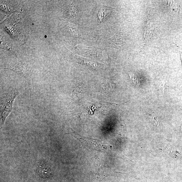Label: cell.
Returning <instances> with one entry per match:
<instances>
[{
    "label": "cell",
    "instance_id": "obj_4",
    "mask_svg": "<svg viewBox=\"0 0 182 182\" xmlns=\"http://www.w3.org/2000/svg\"><path fill=\"white\" fill-rule=\"evenodd\" d=\"M39 168L38 174L42 178H48L52 177L53 174L52 171L49 166L47 167V165L41 163Z\"/></svg>",
    "mask_w": 182,
    "mask_h": 182
},
{
    "label": "cell",
    "instance_id": "obj_3",
    "mask_svg": "<svg viewBox=\"0 0 182 182\" xmlns=\"http://www.w3.org/2000/svg\"><path fill=\"white\" fill-rule=\"evenodd\" d=\"M155 16L153 11L148 13L144 25V37L146 42H148L151 38L155 27Z\"/></svg>",
    "mask_w": 182,
    "mask_h": 182
},
{
    "label": "cell",
    "instance_id": "obj_8",
    "mask_svg": "<svg viewBox=\"0 0 182 182\" xmlns=\"http://www.w3.org/2000/svg\"><path fill=\"white\" fill-rule=\"evenodd\" d=\"M181 131L182 132V125L181 128Z\"/></svg>",
    "mask_w": 182,
    "mask_h": 182
},
{
    "label": "cell",
    "instance_id": "obj_6",
    "mask_svg": "<svg viewBox=\"0 0 182 182\" xmlns=\"http://www.w3.org/2000/svg\"><path fill=\"white\" fill-rule=\"evenodd\" d=\"M159 88H161V92L162 93H164V90L166 88V87H165V83L163 82L161 83L159 85Z\"/></svg>",
    "mask_w": 182,
    "mask_h": 182
},
{
    "label": "cell",
    "instance_id": "obj_1",
    "mask_svg": "<svg viewBox=\"0 0 182 182\" xmlns=\"http://www.w3.org/2000/svg\"><path fill=\"white\" fill-rule=\"evenodd\" d=\"M19 92L15 90H9L3 94L1 97V129H3L5 120L12 112L13 104Z\"/></svg>",
    "mask_w": 182,
    "mask_h": 182
},
{
    "label": "cell",
    "instance_id": "obj_2",
    "mask_svg": "<svg viewBox=\"0 0 182 182\" xmlns=\"http://www.w3.org/2000/svg\"><path fill=\"white\" fill-rule=\"evenodd\" d=\"M5 69L12 70L24 78L27 82L31 98L32 97L33 92V84L31 74V70L28 66L23 63L19 62L14 66H9Z\"/></svg>",
    "mask_w": 182,
    "mask_h": 182
},
{
    "label": "cell",
    "instance_id": "obj_7",
    "mask_svg": "<svg viewBox=\"0 0 182 182\" xmlns=\"http://www.w3.org/2000/svg\"><path fill=\"white\" fill-rule=\"evenodd\" d=\"M180 54H181V62H182V52H180Z\"/></svg>",
    "mask_w": 182,
    "mask_h": 182
},
{
    "label": "cell",
    "instance_id": "obj_5",
    "mask_svg": "<svg viewBox=\"0 0 182 182\" xmlns=\"http://www.w3.org/2000/svg\"><path fill=\"white\" fill-rule=\"evenodd\" d=\"M129 75L134 83L135 84L137 85V86H139V84L138 79H137L136 77L135 76L134 74L132 73H130Z\"/></svg>",
    "mask_w": 182,
    "mask_h": 182
}]
</instances>
